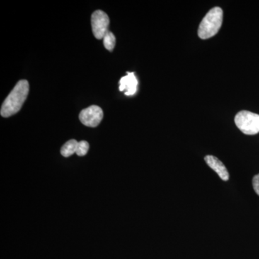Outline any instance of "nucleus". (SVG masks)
Here are the masks:
<instances>
[{"label":"nucleus","mask_w":259,"mask_h":259,"mask_svg":"<svg viewBox=\"0 0 259 259\" xmlns=\"http://www.w3.org/2000/svg\"><path fill=\"white\" fill-rule=\"evenodd\" d=\"M29 83L27 80H20L15 85L1 107L0 114L3 117H9L21 110L29 93Z\"/></svg>","instance_id":"nucleus-1"},{"label":"nucleus","mask_w":259,"mask_h":259,"mask_svg":"<svg viewBox=\"0 0 259 259\" xmlns=\"http://www.w3.org/2000/svg\"><path fill=\"white\" fill-rule=\"evenodd\" d=\"M223 20V12L221 8L216 7L209 10L199 24V37L206 40L214 36L222 26Z\"/></svg>","instance_id":"nucleus-2"},{"label":"nucleus","mask_w":259,"mask_h":259,"mask_svg":"<svg viewBox=\"0 0 259 259\" xmlns=\"http://www.w3.org/2000/svg\"><path fill=\"white\" fill-rule=\"evenodd\" d=\"M235 122L242 133L253 136L259 133V115L253 112L243 110L238 112L235 117Z\"/></svg>","instance_id":"nucleus-3"},{"label":"nucleus","mask_w":259,"mask_h":259,"mask_svg":"<svg viewBox=\"0 0 259 259\" xmlns=\"http://www.w3.org/2000/svg\"><path fill=\"white\" fill-rule=\"evenodd\" d=\"M91 23L95 37L98 40L103 39L108 31L107 28L110 24L108 15L102 10H97L92 15Z\"/></svg>","instance_id":"nucleus-4"},{"label":"nucleus","mask_w":259,"mask_h":259,"mask_svg":"<svg viewBox=\"0 0 259 259\" xmlns=\"http://www.w3.org/2000/svg\"><path fill=\"white\" fill-rule=\"evenodd\" d=\"M102 118H103V111L101 107L97 105H92L81 110L79 114V120L81 123L88 127H97L101 122Z\"/></svg>","instance_id":"nucleus-5"},{"label":"nucleus","mask_w":259,"mask_h":259,"mask_svg":"<svg viewBox=\"0 0 259 259\" xmlns=\"http://www.w3.org/2000/svg\"><path fill=\"white\" fill-rule=\"evenodd\" d=\"M204 161L212 169L218 174L221 180L225 182L229 180V173H228L226 167L223 164V162L220 161L217 157L208 155V156H205Z\"/></svg>","instance_id":"nucleus-6"},{"label":"nucleus","mask_w":259,"mask_h":259,"mask_svg":"<svg viewBox=\"0 0 259 259\" xmlns=\"http://www.w3.org/2000/svg\"><path fill=\"white\" fill-rule=\"evenodd\" d=\"M127 76L121 78L120 81V91L126 90L125 95L131 96L137 92L138 80L135 76L134 73L127 72Z\"/></svg>","instance_id":"nucleus-7"},{"label":"nucleus","mask_w":259,"mask_h":259,"mask_svg":"<svg viewBox=\"0 0 259 259\" xmlns=\"http://www.w3.org/2000/svg\"><path fill=\"white\" fill-rule=\"evenodd\" d=\"M78 144H79V142L74 139L67 141L61 148V155L64 157H69V156H72L74 153H76Z\"/></svg>","instance_id":"nucleus-8"},{"label":"nucleus","mask_w":259,"mask_h":259,"mask_svg":"<svg viewBox=\"0 0 259 259\" xmlns=\"http://www.w3.org/2000/svg\"><path fill=\"white\" fill-rule=\"evenodd\" d=\"M103 44L105 49L112 52L115 47L116 38L115 35L112 32L107 31L103 37Z\"/></svg>","instance_id":"nucleus-9"},{"label":"nucleus","mask_w":259,"mask_h":259,"mask_svg":"<svg viewBox=\"0 0 259 259\" xmlns=\"http://www.w3.org/2000/svg\"><path fill=\"white\" fill-rule=\"evenodd\" d=\"M89 149H90V145H89L88 142L81 141L78 144L76 153L79 156H83L88 153Z\"/></svg>","instance_id":"nucleus-10"},{"label":"nucleus","mask_w":259,"mask_h":259,"mask_svg":"<svg viewBox=\"0 0 259 259\" xmlns=\"http://www.w3.org/2000/svg\"><path fill=\"white\" fill-rule=\"evenodd\" d=\"M252 184H253V190L255 193L259 196V174L253 177Z\"/></svg>","instance_id":"nucleus-11"}]
</instances>
